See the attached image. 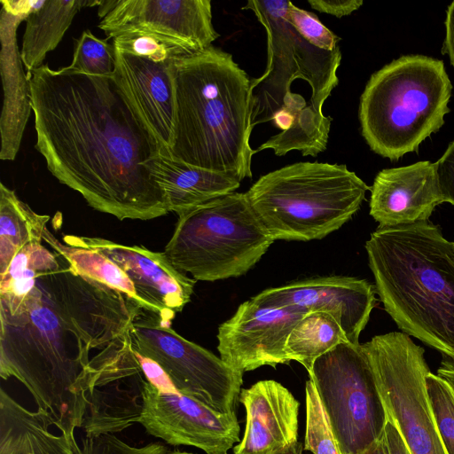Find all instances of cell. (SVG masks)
I'll list each match as a JSON object with an SVG mask.
<instances>
[{
	"label": "cell",
	"instance_id": "cell-1",
	"mask_svg": "<svg viewBox=\"0 0 454 454\" xmlns=\"http://www.w3.org/2000/svg\"><path fill=\"white\" fill-rule=\"evenodd\" d=\"M27 76L35 148L61 184L119 220H151L169 212L145 166L162 150L113 75L43 65Z\"/></svg>",
	"mask_w": 454,
	"mask_h": 454
},
{
	"label": "cell",
	"instance_id": "cell-2",
	"mask_svg": "<svg viewBox=\"0 0 454 454\" xmlns=\"http://www.w3.org/2000/svg\"><path fill=\"white\" fill-rule=\"evenodd\" d=\"M59 261L23 299L0 301V376L20 381L52 425L75 441L91 364L131 341L143 308L78 274L59 254Z\"/></svg>",
	"mask_w": 454,
	"mask_h": 454
},
{
	"label": "cell",
	"instance_id": "cell-3",
	"mask_svg": "<svg viewBox=\"0 0 454 454\" xmlns=\"http://www.w3.org/2000/svg\"><path fill=\"white\" fill-rule=\"evenodd\" d=\"M365 250L384 309L454 369V242L427 220L378 226Z\"/></svg>",
	"mask_w": 454,
	"mask_h": 454
},
{
	"label": "cell",
	"instance_id": "cell-4",
	"mask_svg": "<svg viewBox=\"0 0 454 454\" xmlns=\"http://www.w3.org/2000/svg\"><path fill=\"white\" fill-rule=\"evenodd\" d=\"M175 124L169 157L230 175L252 177L251 80L231 54L210 47L172 67Z\"/></svg>",
	"mask_w": 454,
	"mask_h": 454
},
{
	"label": "cell",
	"instance_id": "cell-5",
	"mask_svg": "<svg viewBox=\"0 0 454 454\" xmlns=\"http://www.w3.org/2000/svg\"><path fill=\"white\" fill-rule=\"evenodd\" d=\"M290 1L249 0L242 7L252 11L267 34L268 64L263 74L251 79V125L272 120L278 111L294 118L291 132L278 141L267 140L257 149H272L278 156L300 151L317 156L325 151L332 118L323 106L338 85L340 47L326 51L311 45L290 24Z\"/></svg>",
	"mask_w": 454,
	"mask_h": 454
},
{
	"label": "cell",
	"instance_id": "cell-6",
	"mask_svg": "<svg viewBox=\"0 0 454 454\" xmlns=\"http://www.w3.org/2000/svg\"><path fill=\"white\" fill-rule=\"evenodd\" d=\"M452 85L443 61L405 55L370 77L361 95L362 135L371 150L396 160L440 130Z\"/></svg>",
	"mask_w": 454,
	"mask_h": 454
},
{
	"label": "cell",
	"instance_id": "cell-7",
	"mask_svg": "<svg viewBox=\"0 0 454 454\" xmlns=\"http://www.w3.org/2000/svg\"><path fill=\"white\" fill-rule=\"evenodd\" d=\"M371 190L345 164L297 162L262 176L246 192L276 239H321L358 211Z\"/></svg>",
	"mask_w": 454,
	"mask_h": 454
},
{
	"label": "cell",
	"instance_id": "cell-8",
	"mask_svg": "<svg viewBox=\"0 0 454 454\" xmlns=\"http://www.w3.org/2000/svg\"><path fill=\"white\" fill-rule=\"evenodd\" d=\"M274 241L247 193L233 192L178 216L163 253L196 281H215L246 274Z\"/></svg>",
	"mask_w": 454,
	"mask_h": 454
},
{
	"label": "cell",
	"instance_id": "cell-9",
	"mask_svg": "<svg viewBox=\"0 0 454 454\" xmlns=\"http://www.w3.org/2000/svg\"><path fill=\"white\" fill-rule=\"evenodd\" d=\"M308 372L340 454H365L384 437L388 419L361 344L337 345Z\"/></svg>",
	"mask_w": 454,
	"mask_h": 454
},
{
	"label": "cell",
	"instance_id": "cell-10",
	"mask_svg": "<svg viewBox=\"0 0 454 454\" xmlns=\"http://www.w3.org/2000/svg\"><path fill=\"white\" fill-rule=\"evenodd\" d=\"M372 370L387 419L411 454H448L426 387L430 372L425 350L403 332L376 335L361 344Z\"/></svg>",
	"mask_w": 454,
	"mask_h": 454
},
{
	"label": "cell",
	"instance_id": "cell-11",
	"mask_svg": "<svg viewBox=\"0 0 454 454\" xmlns=\"http://www.w3.org/2000/svg\"><path fill=\"white\" fill-rule=\"evenodd\" d=\"M133 348L156 362L176 391L219 413H235L243 372L178 334L141 309L131 328Z\"/></svg>",
	"mask_w": 454,
	"mask_h": 454
},
{
	"label": "cell",
	"instance_id": "cell-12",
	"mask_svg": "<svg viewBox=\"0 0 454 454\" xmlns=\"http://www.w3.org/2000/svg\"><path fill=\"white\" fill-rule=\"evenodd\" d=\"M147 382L131 341L91 364L82 428L88 437L119 433L139 423Z\"/></svg>",
	"mask_w": 454,
	"mask_h": 454
},
{
	"label": "cell",
	"instance_id": "cell-13",
	"mask_svg": "<svg viewBox=\"0 0 454 454\" xmlns=\"http://www.w3.org/2000/svg\"><path fill=\"white\" fill-rule=\"evenodd\" d=\"M139 423L147 434L168 444L196 447L206 454H228L239 441L235 413H219L196 399L160 390L148 381Z\"/></svg>",
	"mask_w": 454,
	"mask_h": 454
},
{
	"label": "cell",
	"instance_id": "cell-14",
	"mask_svg": "<svg viewBox=\"0 0 454 454\" xmlns=\"http://www.w3.org/2000/svg\"><path fill=\"white\" fill-rule=\"evenodd\" d=\"M306 313L294 306L266 308L251 299L244 301L218 327L221 359L243 373L289 363L286 353L288 335Z\"/></svg>",
	"mask_w": 454,
	"mask_h": 454
},
{
	"label": "cell",
	"instance_id": "cell-15",
	"mask_svg": "<svg viewBox=\"0 0 454 454\" xmlns=\"http://www.w3.org/2000/svg\"><path fill=\"white\" fill-rule=\"evenodd\" d=\"M63 239L95 249L117 264L130 279L144 309L171 326L176 313L191 301L195 279L176 270L163 252L102 238L65 235Z\"/></svg>",
	"mask_w": 454,
	"mask_h": 454
},
{
	"label": "cell",
	"instance_id": "cell-16",
	"mask_svg": "<svg viewBox=\"0 0 454 454\" xmlns=\"http://www.w3.org/2000/svg\"><path fill=\"white\" fill-rule=\"evenodd\" d=\"M375 294V286L365 279L328 276L269 288L251 300L266 308L294 306L307 312H327L338 321L348 340L358 345L376 303Z\"/></svg>",
	"mask_w": 454,
	"mask_h": 454
},
{
	"label": "cell",
	"instance_id": "cell-17",
	"mask_svg": "<svg viewBox=\"0 0 454 454\" xmlns=\"http://www.w3.org/2000/svg\"><path fill=\"white\" fill-rule=\"evenodd\" d=\"M98 27L108 38L132 31L159 34L196 51L219 37L212 24L210 0H116Z\"/></svg>",
	"mask_w": 454,
	"mask_h": 454
},
{
	"label": "cell",
	"instance_id": "cell-18",
	"mask_svg": "<svg viewBox=\"0 0 454 454\" xmlns=\"http://www.w3.org/2000/svg\"><path fill=\"white\" fill-rule=\"evenodd\" d=\"M113 78L130 107L169 156L175 124L174 63L155 62L114 48Z\"/></svg>",
	"mask_w": 454,
	"mask_h": 454
},
{
	"label": "cell",
	"instance_id": "cell-19",
	"mask_svg": "<svg viewBox=\"0 0 454 454\" xmlns=\"http://www.w3.org/2000/svg\"><path fill=\"white\" fill-rule=\"evenodd\" d=\"M247 424L233 454H276L298 444L300 403L281 383L260 380L242 389Z\"/></svg>",
	"mask_w": 454,
	"mask_h": 454
},
{
	"label": "cell",
	"instance_id": "cell-20",
	"mask_svg": "<svg viewBox=\"0 0 454 454\" xmlns=\"http://www.w3.org/2000/svg\"><path fill=\"white\" fill-rule=\"evenodd\" d=\"M370 191V215L380 227L427 221L442 203L429 160L380 170Z\"/></svg>",
	"mask_w": 454,
	"mask_h": 454
},
{
	"label": "cell",
	"instance_id": "cell-21",
	"mask_svg": "<svg viewBox=\"0 0 454 454\" xmlns=\"http://www.w3.org/2000/svg\"><path fill=\"white\" fill-rule=\"evenodd\" d=\"M27 16L2 7L0 20L1 76L4 104L0 119L3 160H13L19 152L23 132L32 110L28 76L24 73L16 32Z\"/></svg>",
	"mask_w": 454,
	"mask_h": 454
},
{
	"label": "cell",
	"instance_id": "cell-22",
	"mask_svg": "<svg viewBox=\"0 0 454 454\" xmlns=\"http://www.w3.org/2000/svg\"><path fill=\"white\" fill-rule=\"evenodd\" d=\"M164 193L169 212L178 216L215 198L235 192V177L159 154L145 164Z\"/></svg>",
	"mask_w": 454,
	"mask_h": 454
},
{
	"label": "cell",
	"instance_id": "cell-23",
	"mask_svg": "<svg viewBox=\"0 0 454 454\" xmlns=\"http://www.w3.org/2000/svg\"><path fill=\"white\" fill-rule=\"evenodd\" d=\"M43 411H30L0 389V454H73L76 441L49 431Z\"/></svg>",
	"mask_w": 454,
	"mask_h": 454
},
{
	"label": "cell",
	"instance_id": "cell-24",
	"mask_svg": "<svg viewBox=\"0 0 454 454\" xmlns=\"http://www.w3.org/2000/svg\"><path fill=\"white\" fill-rule=\"evenodd\" d=\"M98 0H45L26 21L20 57L28 73L43 66L46 54L62 40L82 8L99 5Z\"/></svg>",
	"mask_w": 454,
	"mask_h": 454
},
{
	"label": "cell",
	"instance_id": "cell-25",
	"mask_svg": "<svg viewBox=\"0 0 454 454\" xmlns=\"http://www.w3.org/2000/svg\"><path fill=\"white\" fill-rule=\"evenodd\" d=\"M47 215L35 213L15 192L0 184V275L26 245L43 241Z\"/></svg>",
	"mask_w": 454,
	"mask_h": 454
},
{
	"label": "cell",
	"instance_id": "cell-26",
	"mask_svg": "<svg viewBox=\"0 0 454 454\" xmlns=\"http://www.w3.org/2000/svg\"><path fill=\"white\" fill-rule=\"evenodd\" d=\"M343 342L349 341L333 316L309 311L288 335L286 353L289 361L301 364L309 372L317 358Z\"/></svg>",
	"mask_w": 454,
	"mask_h": 454
},
{
	"label": "cell",
	"instance_id": "cell-27",
	"mask_svg": "<svg viewBox=\"0 0 454 454\" xmlns=\"http://www.w3.org/2000/svg\"><path fill=\"white\" fill-rule=\"evenodd\" d=\"M43 240L61 254L78 274L119 291L141 306L130 279L107 256L68 240L61 242L48 228L44 230Z\"/></svg>",
	"mask_w": 454,
	"mask_h": 454
},
{
	"label": "cell",
	"instance_id": "cell-28",
	"mask_svg": "<svg viewBox=\"0 0 454 454\" xmlns=\"http://www.w3.org/2000/svg\"><path fill=\"white\" fill-rule=\"evenodd\" d=\"M59 265V254L42 242L24 246L0 275V301L15 302L23 299L35 286L37 278Z\"/></svg>",
	"mask_w": 454,
	"mask_h": 454
},
{
	"label": "cell",
	"instance_id": "cell-29",
	"mask_svg": "<svg viewBox=\"0 0 454 454\" xmlns=\"http://www.w3.org/2000/svg\"><path fill=\"white\" fill-rule=\"evenodd\" d=\"M113 44L121 51L162 63H175L198 52L179 40L142 31L121 34Z\"/></svg>",
	"mask_w": 454,
	"mask_h": 454
},
{
	"label": "cell",
	"instance_id": "cell-30",
	"mask_svg": "<svg viewBox=\"0 0 454 454\" xmlns=\"http://www.w3.org/2000/svg\"><path fill=\"white\" fill-rule=\"evenodd\" d=\"M115 66L114 44L96 37L89 30L82 33L75 40L72 63L68 70L95 75L112 76Z\"/></svg>",
	"mask_w": 454,
	"mask_h": 454
},
{
	"label": "cell",
	"instance_id": "cell-31",
	"mask_svg": "<svg viewBox=\"0 0 454 454\" xmlns=\"http://www.w3.org/2000/svg\"><path fill=\"white\" fill-rule=\"evenodd\" d=\"M306 432L304 450L313 454H340L326 413L313 382H306Z\"/></svg>",
	"mask_w": 454,
	"mask_h": 454
},
{
	"label": "cell",
	"instance_id": "cell-32",
	"mask_svg": "<svg viewBox=\"0 0 454 454\" xmlns=\"http://www.w3.org/2000/svg\"><path fill=\"white\" fill-rule=\"evenodd\" d=\"M426 387L443 445L448 454H454V387L431 372L426 376Z\"/></svg>",
	"mask_w": 454,
	"mask_h": 454
},
{
	"label": "cell",
	"instance_id": "cell-33",
	"mask_svg": "<svg viewBox=\"0 0 454 454\" xmlns=\"http://www.w3.org/2000/svg\"><path fill=\"white\" fill-rule=\"evenodd\" d=\"M286 17L297 33L311 45L326 51L339 47L340 38L323 25L314 13L300 9L290 2Z\"/></svg>",
	"mask_w": 454,
	"mask_h": 454
},
{
	"label": "cell",
	"instance_id": "cell-34",
	"mask_svg": "<svg viewBox=\"0 0 454 454\" xmlns=\"http://www.w3.org/2000/svg\"><path fill=\"white\" fill-rule=\"evenodd\" d=\"M168 449L161 442L145 446H131L113 434L85 436L74 447L73 454H168Z\"/></svg>",
	"mask_w": 454,
	"mask_h": 454
},
{
	"label": "cell",
	"instance_id": "cell-35",
	"mask_svg": "<svg viewBox=\"0 0 454 454\" xmlns=\"http://www.w3.org/2000/svg\"><path fill=\"white\" fill-rule=\"evenodd\" d=\"M434 164L442 201L454 205V140Z\"/></svg>",
	"mask_w": 454,
	"mask_h": 454
},
{
	"label": "cell",
	"instance_id": "cell-36",
	"mask_svg": "<svg viewBox=\"0 0 454 454\" xmlns=\"http://www.w3.org/2000/svg\"><path fill=\"white\" fill-rule=\"evenodd\" d=\"M134 352L148 382L162 391L177 392L165 371L153 360Z\"/></svg>",
	"mask_w": 454,
	"mask_h": 454
},
{
	"label": "cell",
	"instance_id": "cell-37",
	"mask_svg": "<svg viewBox=\"0 0 454 454\" xmlns=\"http://www.w3.org/2000/svg\"><path fill=\"white\" fill-rule=\"evenodd\" d=\"M317 11L341 18L351 14L364 4L362 0H308Z\"/></svg>",
	"mask_w": 454,
	"mask_h": 454
},
{
	"label": "cell",
	"instance_id": "cell-38",
	"mask_svg": "<svg viewBox=\"0 0 454 454\" xmlns=\"http://www.w3.org/2000/svg\"><path fill=\"white\" fill-rule=\"evenodd\" d=\"M384 439L389 454H411L399 431L389 420L385 427Z\"/></svg>",
	"mask_w": 454,
	"mask_h": 454
},
{
	"label": "cell",
	"instance_id": "cell-39",
	"mask_svg": "<svg viewBox=\"0 0 454 454\" xmlns=\"http://www.w3.org/2000/svg\"><path fill=\"white\" fill-rule=\"evenodd\" d=\"M445 37L442 53L447 54L454 67V1L447 7L445 19Z\"/></svg>",
	"mask_w": 454,
	"mask_h": 454
},
{
	"label": "cell",
	"instance_id": "cell-40",
	"mask_svg": "<svg viewBox=\"0 0 454 454\" xmlns=\"http://www.w3.org/2000/svg\"><path fill=\"white\" fill-rule=\"evenodd\" d=\"M365 454H389L384 437L375 443Z\"/></svg>",
	"mask_w": 454,
	"mask_h": 454
},
{
	"label": "cell",
	"instance_id": "cell-41",
	"mask_svg": "<svg viewBox=\"0 0 454 454\" xmlns=\"http://www.w3.org/2000/svg\"><path fill=\"white\" fill-rule=\"evenodd\" d=\"M436 374L445 379L454 387V369L440 366Z\"/></svg>",
	"mask_w": 454,
	"mask_h": 454
},
{
	"label": "cell",
	"instance_id": "cell-42",
	"mask_svg": "<svg viewBox=\"0 0 454 454\" xmlns=\"http://www.w3.org/2000/svg\"><path fill=\"white\" fill-rule=\"evenodd\" d=\"M276 454H302L301 444L298 443L284 451L276 453Z\"/></svg>",
	"mask_w": 454,
	"mask_h": 454
},
{
	"label": "cell",
	"instance_id": "cell-43",
	"mask_svg": "<svg viewBox=\"0 0 454 454\" xmlns=\"http://www.w3.org/2000/svg\"><path fill=\"white\" fill-rule=\"evenodd\" d=\"M168 454H193V453L185 452V451H172V452H168Z\"/></svg>",
	"mask_w": 454,
	"mask_h": 454
}]
</instances>
